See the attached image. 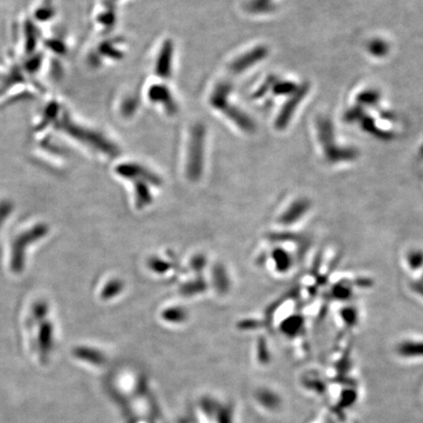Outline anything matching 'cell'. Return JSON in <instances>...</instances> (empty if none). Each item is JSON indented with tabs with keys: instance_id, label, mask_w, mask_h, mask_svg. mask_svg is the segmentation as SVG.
I'll use <instances>...</instances> for the list:
<instances>
[{
	"instance_id": "cell-1",
	"label": "cell",
	"mask_w": 423,
	"mask_h": 423,
	"mask_svg": "<svg viewBox=\"0 0 423 423\" xmlns=\"http://www.w3.org/2000/svg\"><path fill=\"white\" fill-rule=\"evenodd\" d=\"M209 103L215 111L220 113L222 116L227 120L229 119L232 123L236 124L238 128L242 129L252 128L245 115L242 114L237 106L232 104L230 86L227 82H222L216 84L209 96Z\"/></svg>"
},
{
	"instance_id": "cell-2",
	"label": "cell",
	"mask_w": 423,
	"mask_h": 423,
	"mask_svg": "<svg viewBox=\"0 0 423 423\" xmlns=\"http://www.w3.org/2000/svg\"><path fill=\"white\" fill-rule=\"evenodd\" d=\"M188 133L189 138L187 140V171L192 178H197L201 173L206 129L203 124H195Z\"/></svg>"
},
{
	"instance_id": "cell-3",
	"label": "cell",
	"mask_w": 423,
	"mask_h": 423,
	"mask_svg": "<svg viewBox=\"0 0 423 423\" xmlns=\"http://www.w3.org/2000/svg\"><path fill=\"white\" fill-rule=\"evenodd\" d=\"M147 98L151 104L162 108L169 116H173L178 112V103L167 84H155L150 86L147 89Z\"/></svg>"
},
{
	"instance_id": "cell-4",
	"label": "cell",
	"mask_w": 423,
	"mask_h": 423,
	"mask_svg": "<svg viewBox=\"0 0 423 423\" xmlns=\"http://www.w3.org/2000/svg\"><path fill=\"white\" fill-rule=\"evenodd\" d=\"M173 57H175V46L170 39H166L160 46L158 53L154 60V74L159 79H171L173 70Z\"/></svg>"
},
{
	"instance_id": "cell-5",
	"label": "cell",
	"mask_w": 423,
	"mask_h": 423,
	"mask_svg": "<svg viewBox=\"0 0 423 423\" xmlns=\"http://www.w3.org/2000/svg\"><path fill=\"white\" fill-rule=\"evenodd\" d=\"M308 203L304 200H300V201L295 202L293 205L286 211L281 217V223H293L297 220V218L302 217L304 215L305 212L307 211Z\"/></svg>"
},
{
	"instance_id": "cell-6",
	"label": "cell",
	"mask_w": 423,
	"mask_h": 423,
	"mask_svg": "<svg viewBox=\"0 0 423 423\" xmlns=\"http://www.w3.org/2000/svg\"><path fill=\"white\" fill-rule=\"evenodd\" d=\"M399 352L405 357L423 356V342L406 341L399 347Z\"/></svg>"
},
{
	"instance_id": "cell-7",
	"label": "cell",
	"mask_w": 423,
	"mask_h": 423,
	"mask_svg": "<svg viewBox=\"0 0 423 423\" xmlns=\"http://www.w3.org/2000/svg\"><path fill=\"white\" fill-rule=\"evenodd\" d=\"M274 260H276V267L281 272H285L291 265V260L288 254L284 250H276L274 254Z\"/></svg>"
},
{
	"instance_id": "cell-8",
	"label": "cell",
	"mask_w": 423,
	"mask_h": 423,
	"mask_svg": "<svg viewBox=\"0 0 423 423\" xmlns=\"http://www.w3.org/2000/svg\"><path fill=\"white\" fill-rule=\"evenodd\" d=\"M303 324V319L299 316L291 317L288 321H286V323L283 324L284 331H286L288 333L297 332L298 330L301 328Z\"/></svg>"
},
{
	"instance_id": "cell-9",
	"label": "cell",
	"mask_w": 423,
	"mask_h": 423,
	"mask_svg": "<svg viewBox=\"0 0 423 423\" xmlns=\"http://www.w3.org/2000/svg\"><path fill=\"white\" fill-rule=\"evenodd\" d=\"M408 263L413 269H420L423 265V252L422 251H415L410 254L408 256Z\"/></svg>"
},
{
	"instance_id": "cell-10",
	"label": "cell",
	"mask_w": 423,
	"mask_h": 423,
	"mask_svg": "<svg viewBox=\"0 0 423 423\" xmlns=\"http://www.w3.org/2000/svg\"><path fill=\"white\" fill-rule=\"evenodd\" d=\"M335 293L338 299H347L350 294L349 289L344 288V286H336Z\"/></svg>"
},
{
	"instance_id": "cell-11",
	"label": "cell",
	"mask_w": 423,
	"mask_h": 423,
	"mask_svg": "<svg viewBox=\"0 0 423 423\" xmlns=\"http://www.w3.org/2000/svg\"><path fill=\"white\" fill-rule=\"evenodd\" d=\"M415 289H417V292L422 294L423 296V285H418V284H417V285L415 286Z\"/></svg>"
}]
</instances>
